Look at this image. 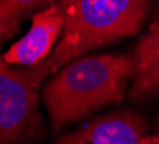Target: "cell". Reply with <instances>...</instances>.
I'll use <instances>...</instances> for the list:
<instances>
[{"instance_id": "8", "label": "cell", "mask_w": 159, "mask_h": 144, "mask_svg": "<svg viewBox=\"0 0 159 144\" xmlns=\"http://www.w3.org/2000/svg\"><path fill=\"white\" fill-rule=\"evenodd\" d=\"M4 40H6V37H4V34L0 31V47H2V44H3ZM0 54H2V53H0Z\"/></svg>"}, {"instance_id": "6", "label": "cell", "mask_w": 159, "mask_h": 144, "mask_svg": "<svg viewBox=\"0 0 159 144\" xmlns=\"http://www.w3.org/2000/svg\"><path fill=\"white\" fill-rule=\"evenodd\" d=\"M132 57L134 76L129 96L142 98L159 94V19L141 37Z\"/></svg>"}, {"instance_id": "4", "label": "cell", "mask_w": 159, "mask_h": 144, "mask_svg": "<svg viewBox=\"0 0 159 144\" xmlns=\"http://www.w3.org/2000/svg\"><path fill=\"white\" fill-rule=\"evenodd\" d=\"M56 144H158V137L138 113L115 110L64 134Z\"/></svg>"}, {"instance_id": "1", "label": "cell", "mask_w": 159, "mask_h": 144, "mask_svg": "<svg viewBox=\"0 0 159 144\" xmlns=\"http://www.w3.org/2000/svg\"><path fill=\"white\" fill-rule=\"evenodd\" d=\"M132 76L134 57L128 54L81 56L67 63L41 90L53 130L121 103Z\"/></svg>"}, {"instance_id": "7", "label": "cell", "mask_w": 159, "mask_h": 144, "mask_svg": "<svg viewBox=\"0 0 159 144\" xmlns=\"http://www.w3.org/2000/svg\"><path fill=\"white\" fill-rule=\"evenodd\" d=\"M57 2L60 0H0V31L6 40L11 39L24 19Z\"/></svg>"}, {"instance_id": "5", "label": "cell", "mask_w": 159, "mask_h": 144, "mask_svg": "<svg viewBox=\"0 0 159 144\" xmlns=\"http://www.w3.org/2000/svg\"><path fill=\"white\" fill-rule=\"evenodd\" d=\"M64 30V7L61 0L31 16L30 29L10 49L2 53L10 66L31 67L46 61L54 51Z\"/></svg>"}, {"instance_id": "9", "label": "cell", "mask_w": 159, "mask_h": 144, "mask_svg": "<svg viewBox=\"0 0 159 144\" xmlns=\"http://www.w3.org/2000/svg\"><path fill=\"white\" fill-rule=\"evenodd\" d=\"M155 134H156V137H158V144H159V130H158V131H156V133H155Z\"/></svg>"}, {"instance_id": "2", "label": "cell", "mask_w": 159, "mask_h": 144, "mask_svg": "<svg viewBox=\"0 0 159 144\" xmlns=\"http://www.w3.org/2000/svg\"><path fill=\"white\" fill-rule=\"evenodd\" d=\"M64 30L54 51L41 63L48 76L84 56L139 31L149 0H61Z\"/></svg>"}, {"instance_id": "3", "label": "cell", "mask_w": 159, "mask_h": 144, "mask_svg": "<svg viewBox=\"0 0 159 144\" xmlns=\"http://www.w3.org/2000/svg\"><path fill=\"white\" fill-rule=\"evenodd\" d=\"M47 79L41 64L10 66L0 54V144H29L43 137L39 101Z\"/></svg>"}]
</instances>
